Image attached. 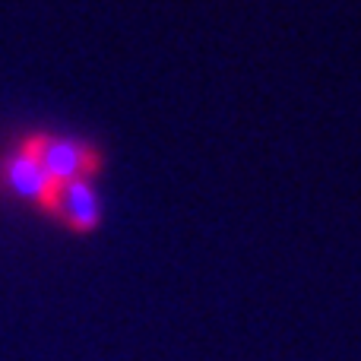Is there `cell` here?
<instances>
[{
    "instance_id": "obj_1",
    "label": "cell",
    "mask_w": 361,
    "mask_h": 361,
    "mask_svg": "<svg viewBox=\"0 0 361 361\" xmlns=\"http://www.w3.org/2000/svg\"><path fill=\"white\" fill-rule=\"evenodd\" d=\"M23 152H29V156L44 169V175L51 180H57V184H67V180H89L102 165V156L92 149V146L76 143V140L48 137V133L29 137L23 143Z\"/></svg>"
},
{
    "instance_id": "obj_2",
    "label": "cell",
    "mask_w": 361,
    "mask_h": 361,
    "mask_svg": "<svg viewBox=\"0 0 361 361\" xmlns=\"http://www.w3.org/2000/svg\"><path fill=\"white\" fill-rule=\"evenodd\" d=\"M51 216H57L67 228L86 235V231L99 228L102 203H99V197H95L89 180H67V184H57V197H54Z\"/></svg>"
},
{
    "instance_id": "obj_3",
    "label": "cell",
    "mask_w": 361,
    "mask_h": 361,
    "mask_svg": "<svg viewBox=\"0 0 361 361\" xmlns=\"http://www.w3.org/2000/svg\"><path fill=\"white\" fill-rule=\"evenodd\" d=\"M4 171H6V184H10V190L16 193V197L32 200V203H38L44 212L54 209L57 180H51L48 175H44V169L29 156V152L19 149L16 156L6 162Z\"/></svg>"
}]
</instances>
